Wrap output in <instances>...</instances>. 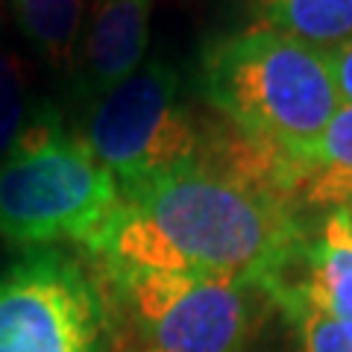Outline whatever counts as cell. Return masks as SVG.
<instances>
[{
  "label": "cell",
  "instance_id": "obj_2",
  "mask_svg": "<svg viewBox=\"0 0 352 352\" xmlns=\"http://www.w3.org/2000/svg\"><path fill=\"white\" fill-rule=\"evenodd\" d=\"M200 91L220 118L302 162L340 109L326 53L264 27L206 44Z\"/></svg>",
  "mask_w": 352,
  "mask_h": 352
},
{
  "label": "cell",
  "instance_id": "obj_12",
  "mask_svg": "<svg viewBox=\"0 0 352 352\" xmlns=\"http://www.w3.org/2000/svg\"><path fill=\"white\" fill-rule=\"evenodd\" d=\"M273 305H279L300 338V352H352V320L323 311L308 294L291 279H282L270 288Z\"/></svg>",
  "mask_w": 352,
  "mask_h": 352
},
{
  "label": "cell",
  "instance_id": "obj_14",
  "mask_svg": "<svg viewBox=\"0 0 352 352\" xmlns=\"http://www.w3.org/2000/svg\"><path fill=\"white\" fill-rule=\"evenodd\" d=\"M326 62H329V71H332V80L335 88L340 94V103H349L352 106V38L340 47L329 50L326 53Z\"/></svg>",
  "mask_w": 352,
  "mask_h": 352
},
{
  "label": "cell",
  "instance_id": "obj_6",
  "mask_svg": "<svg viewBox=\"0 0 352 352\" xmlns=\"http://www.w3.org/2000/svg\"><path fill=\"white\" fill-rule=\"evenodd\" d=\"M106 300L80 258L30 247L0 270V352H103Z\"/></svg>",
  "mask_w": 352,
  "mask_h": 352
},
{
  "label": "cell",
  "instance_id": "obj_11",
  "mask_svg": "<svg viewBox=\"0 0 352 352\" xmlns=\"http://www.w3.org/2000/svg\"><path fill=\"white\" fill-rule=\"evenodd\" d=\"M12 6L21 32L41 59L56 68L74 62L82 24V0H12Z\"/></svg>",
  "mask_w": 352,
  "mask_h": 352
},
{
  "label": "cell",
  "instance_id": "obj_4",
  "mask_svg": "<svg viewBox=\"0 0 352 352\" xmlns=\"http://www.w3.org/2000/svg\"><path fill=\"white\" fill-rule=\"evenodd\" d=\"M106 291L159 352H244L273 294L261 282L100 264Z\"/></svg>",
  "mask_w": 352,
  "mask_h": 352
},
{
  "label": "cell",
  "instance_id": "obj_8",
  "mask_svg": "<svg viewBox=\"0 0 352 352\" xmlns=\"http://www.w3.org/2000/svg\"><path fill=\"white\" fill-rule=\"evenodd\" d=\"M302 270L296 282L323 311L352 320V220L344 208L329 212L296 258Z\"/></svg>",
  "mask_w": 352,
  "mask_h": 352
},
{
  "label": "cell",
  "instance_id": "obj_3",
  "mask_svg": "<svg viewBox=\"0 0 352 352\" xmlns=\"http://www.w3.org/2000/svg\"><path fill=\"white\" fill-rule=\"evenodd\" d=\"M120 203L112 170L82 138L62 132L56 109H36L15 147L0 159V235L24 247L74 241L82 250Z\"/></svg>",
  "mask_w": 352,
  "mask_h": 352
},
{
  "label": "cell",
  "instance_id": "obj_9",
  "mask_svg": "<svg viewBox=\"0 0 352 352\" xmlns=\"http://www.w3.org/2000/svg\"><path fill=\"white\" fill-rule=\"evenodd\" d=\"M250 9L256 27L323 53L352 38V0H250Z\"/></svg>",
  "mask_w": 352,
  "mask_h": 352
},
{
  "label": "cell",
  "instance_id": "obj_7",
  "mask_svg": "<svg viewBox=\"0 0 352 352\" xmlns=\"http://www.w3.org/2000/svg\"><path fill=\"white\" fill-rule=\"evenodd\" d=\"M153 0H100L82 38L76 88L82 97L109 94L132 76L147 53Z\"/></svg>",
  "mask_w": 352,
  "mask_h": 352
},
{
  "label": "cell",
  "instance_id": "obj_10",
  "mask_svg": "<svg viewBox=\"0 0 352 352\" xmlns=\"http://www.w3.org/2000/svg\"><path fill=\"white\" fill-rule=\"evenodd\" d=\"M300 206L352 208V106L340 103L311 150L300 185Z\"/></svg>",
  "mask_w": 352,
  "mask_h": 352
},
{
  "label": "cell",
  "instance_id": "obj_1",
  "mask_svg": "<svg viewBox=\"0 0 352 352\" xmlns=\"http://www.w3.org/2000/svg\"><path fill=\"white\" fill-rule=\"evenodd\" d=\"M300 208L191 164L120 194L85 247L100 264L179 270L273 288L305 247Z\"/></svg>",
  "mask_w": 352,
  "mask_h": 352
},
{
  "label": "cell",
  "instance_id": "obj_16",
  "mask_svg": "<svg viewBox=\"0 0 352 352\" xmlns=\"http://www.w3.org/2000/svg\"><path fill=\"white\" fill-rule=\"evenodd\" d=\"M344 212H346V214H349V220H352V208H344Z\"/></svg>",
  "mask_w": 352,
  "mask_h": 352
},
{
  "label": "cell",
  "instance_id": "obj_5",
  "mask_svg": "<svg viewBox=\"0 0 352 352\" xmlns=\"http://www.w3.org/2000/svg\"><path fill=\"white\" fill-rule=\"evenodd\" d=\"M82 141L126 194L197 164L200 120L179 100V74L156 59L97 97Z\"/></svg>",
  "mask_w": 352,
  "mask_h": 352
},
{
  "label": "cell",
  "instance_id": "obj_15",
  "mask_svg": "<svg viewBox=\"0 0 352 352\" xmlns=\"http://www.w3.org/2000/svg\"><path fill=\"white\" fill-rule=\"evenodd\" d=\"M138 352H159V349H150V346H147V349H138Z\"/></svg>",
  "mask_w": 352,
  "mask_h": 352
},
{
  "label": "cell",
  "instance_id": "obj_13",
  "mask_svg": "<svg viewBox=\"0 0 352 352\" xmlns=\"http://www.w3.org/2000/svg\"><path fill=\"white\" fill-rule=\"evenodd\" d=\"M30 118L27 68L15 50L0 47V159L15 147Z\"/></svg>",
  "mask_w": 352,
  "mask_h": 352
}]
</instances>
